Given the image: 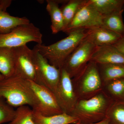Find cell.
<instances>
[{
    "instance_id": "obj_14",
    "label": "cell",
    "mask_w": 124,
    "mask_h": 124,
    "mask_svg": "<svg viewBox=\"0 0 124 124\" xmlns=\"http://www.w3.org/2000/svg\"><path fill=\"white\" fill-rule=\"evenodd\" d=\"M11 2V0H0V33H7L18 26L30 23L26 17H15L7 13L6 9Z\"/></svg>"
},
{
    "instance_id": "obj_28",
    "label": "cell",
    "mask_w": 124,
    "mask_h": 124,
    "mask_svg": "<svg viewBox=\"0 0 124 124\" xmlns=\"http://www.w3.org/2000/svg\"><path fill=\"white\" fill-rule=\"evenodd\" d=\"M4 78L5 77H4V76L2 75V74L0 73V81L1 80H2V79H4Z\"/></svg>"
},
{
    "instance_id": "obj_10",
    "label": "cell",
    "mask_w": 124,
    "mask_h": 124,
    "mask_svg": "<svg viewBox=\"0 0 124 124\" xmlns=\"http://www.w3.org/2000/svg\"><path fill=\"white\" fill-rule=\"evenodd\" d=\"M14 49L15 55L14 75L35 81V70L32 59V50L27 45L14 48Z\"/></svg>"
},
{
    "instance_id": "obj_29",
    "label": "cell",
    "mask_w": 124,
    "mask_h": 124,
    "mask_svg": "<svg viewBox=\"0 0 124 124\" xmlns=\"http://www.w3.org/2000/svg\"><path fill=\"white\" fill-rule=\"evenodd\" d=\"M81 124L80 123V122H77V123H76L75 124Z\"/></svg>"
},
{
    "instance_id": "obj_16",
    "label": "cell",
    "mask_w": 124,
    "mask_h": 124,
    "mask_svg": "<svg viewBox=\"0 0 124 124\" xmlns=\"http://www.w3.org/2000/svg\"><path fill=\"white\" fill-rule=\"evenodd\" d=\"M33 118L35 124H75L79 122L77 117L66 113L46 116L34 110Z\"/></svg>"
},
{
    "instance_id": "obj_17",
    "label": "cell",
    "mask_w": 124,
    "mask_h": 124,
    "mask_svg": "<svg viewBox=\"0 0 124 124\" xmlns=\"http://www.w3.org/2000/svg\"><path fill=\"white\" fill-rule=\"evenodd\" d=\"M15 55L14 48L0 47V73L5 78L14 75Z\"/></svg>"
},
{
    "instance_id": "obj_22",
    "label": "cell",
    "mask_w": 124,
    "mask_h": 124,
    "mask_svg": "<svg viewBox=\"0 0 124 124\" xmlns=\"http://www.w3.org/2000/svg\"><path fill=\"white\" fill-rule=\"evenodd\" d=\"M106 118L110 124H124V102L116 103L108 108Z\"/></svg>"
},
{
    "instance_id": "obj_3",
    "label": "cell",
    "mask_w": 124,
    "mask_h": 124,
    "mask_svg": "<svg viewBox=\"0 0 124 124\" xmlns=\"http://www.w3.org/2000/svg\"><path fill=\"white\" fill-rule=\"evenodd\" d=\"M108 110L107 99L100 93L77 102L71 115L77 117L81 124H93L105 119Z\"/></svg>"
},
{
    "instance_id": "obj_21",
    "label": "cell",
    "mask_w": 124,
    "mask_h": 124,
    "mask_svg": "<svg viewBox=\"0 0 124 124\" xmlns=\"http://www.w3.org/2000/svg\"><path fill=\"white\" fill-rule=\"evenodd\" d=\"M88 0H69L63 4L61 8L64 22V32L76 14Z\"/></svg>"
},
{
    "instance_id": "obj_24",
    "label": "cell",
    "mask_w": 124,
    "mask_h": 124,
    "mask_svg": "<svg viewBox=\"0 0 124 124\" xmlns=\"http://www.w3.org/2000/svg\"><path fill=\"white\" fill-rule=\"evenodd\" d=\"M16 110L4 99L0 97V124L10 122L15 115Z\"/></svg>"
},
{
    "instance_id": "obj_15",
    "label": "cell",
    "mask_w": 124,
    "mask_h": 124,
    "mask_svg": "<svg viewBox=\"0 0 124 124\" xmlns=\"http://www.w3.org/2000/svg\"><path fill=\"white\" fill-rule=\"evenodd\" d=\"M66 0H46V10L50 16L51 20V29L52 33L57 34L59 32H63L64 22L59 4H64Z\"/></svg>"
},
{
    "instance_id": "obj_13",
    "label": "cell",
    "mask_w": 124,
    "mask_h": 124,
    "mask_svg": "<svg viewBox=\"0 0 124 124\" xmlns=\"http://www.w3.org/2000/svg\"><path fill=\"white\" fill-rule=\"evenodd\" d=\"M85 38L96 46L113 45L122 36L101 26L87 30Z\"/></svg>"
},
{
    "instance_id": "obj_6",
    "label": "cell",
    "mask_w": 124,
    "mask_h": 124,
    "mask_svg": "<svg viewBox=\"0 0 124 124\" xmlns=\"http://www.w3.org/2000/svg\"><path fill=\"white\" fill-rule=\"evenodd\" d=\"M96 46L85 38L64 62L62 68L71 78L77 75L90 62Z\"/></svg>"
},
{
    "instance_id": "obj_9",
    "label": "cell",
    "mask_w": 124,
    "mask_h": 124,
    "mask_svg": "<svg viewBox=\"0 0 124 124\" xmlns=\"http://www.w3.org/2000/svg\"><path fill=\"white\" fill-rule=\"evenodd\" d=\"M28 80L39 101L38 108L36 111L46 116L63 113L53 93L44 86L32 81Z\"/></svg>"
},
{
    "instance_id": "obj_7",
    "label": "cell",
    "mask_w": 124,
    "mask_h": 124,
    "mask_svg": "<svg viewBox=\"0 0 124 124\" xmlns=\"http://www.w3.org/2000/svg\"><path fill=\"white\" fill-rule=\"evenodd\" d=\"M60 77L55 96L63 112L71 115L77 103L71 78L63 68L60 69Z\"/></svg>"
},
{
    "instance_id": "obj_20",
    "label": "cell",
    "mask_w": 124,
    "mask_h": 124,
    "mask_svg": "<svg viewBox=\"0 0 124 124\" xmlns=\"http://www.w3.org/2000/svg\"><path fill=\"white\" fill-rule=\"evenodd\" d=\"M124 10L103 16L102 26L113 32L124 36V24L122 14Z\"/></svg>"
},
{
    "instance_id": "obj_4",
    "label": "cell",
    "mask_w": 124,
    "mask_h": 124,
    "mask_svg": "<svg viewBox=\"0 0 124 124\" xmlns=\"http://www.w3.org/2000/svg\"><path fill=\"white\" fill-rule=\"evenodd\" d=\"M32 51L35 70L34 82L48 89L55 95L60 81V69L50 64L35 46Z\"/></svg>"
},
{
    "instance_id": "obj_2",
    "label": "cell",
    "mask_w": 124,
    "mask_h": 124,
    "mask_svg": "<svg viewBox=\"0 0 124 124\" xmlns=\"http://www.w3.org/2000/svg\"><path fill=\"white\" fill-rule=\"evenodd\" d=\"M87 30L78 29L71 32L64 39L49 45L38 44L35 47L49 62L58 69L86 37Z\"/></svg>"
},
{
    "instance_id": "obj_23",
    "label": "cell",
    "mask_w": 124,
    "mask_h": 124,
    "mask_svg": "<svg viewBox=\"0 0 124 124\" xmlns=\"http://www.w3.org/2000/svg\"><path fill=\"white\" fill-rule=\"evenodd\" d=\"M8 124H35L32 108L28 106L18 107L16 110L13 119Z\"/></svg>"
},
{
    "instance_id": "obj_11",
    "label": "cell",
    "mask_w": 124,
    "mask_h": 124,
    "mask_svg": "<svg viewBox=\"0 0 124 124\" xmlns=\"http://www.w3.org/2000/svg\"><path fill=\"white\" fill-rule=\"evenodd\" d=\"M101 80L97 64L90 61L72 80L78 81L80 84L81 93L86 94L100 89L101 86Z\"/></svg>"
},
{
    "instance_id": "obj_19",
    "label": "cell",
    "mask_w": 124,
    "mask_h": 124,
    "mask_svg": "<svg viewBox=\"0 0 124 124\" xmlns=\"http://www.w3.org/2000/svg\"><path fill=\"white\" fill-rule=\"evenodd\" d=\"M97 64L101 79L104 82L124 78V64Z\"/></svg>"
},
{
    "instance_id": "obj_5",
    "label": "cell",
    "mask_w": 124,
    "mask_h": 124,
    "mask_svg": "<svg viewBox=\"0 0 124 124\" xmlns=\"http://www.w3.org/2000/svg\"><path fill=\"white\" fill-rule=\"evenodd\" d=\"M42 37L39 29L30 23L18 26L7 33H0V47L16 48L31 42L41 44Z\"/></svg>"
},
{
    "instance_id": "obj_27",
    "label": "cell",
    "mask_w": 124,
    "mask_h": 124,
    "mask_svg": "<svg viewBox=\"0 0 124 124\" xmlns=\"http://www.w3.org/2000/svg\"><path fill=\"white\" fill-rule=\"evenodd\" d=\"M110 124L108 121L107 119L105 118L104 119L100 121L99 122H95V123H93V124Z\"/></svg>"
},
{
    "instance_id": "obj_18",
    "label": "cell",
    "mask_w": 124,
    "mask_h": 124,
    "mask_svg": "<svg viewBox=\"0 0 124 124\" xmlns=\"http://www.w3.org/2000/svg\"><path fill=\"white\" fill-rule=\"evenodd\" d=\"M87 3L102 16L124 10V0H88Z\"/></svg>"
},
{
    "instance_id": "obj_1",
    "label": "cell",
    "mask_w": 124,
    "mask_h": 124,
    "mask_svg": "<svg viewBox=\"0 0 124 124\" xmlns=\"http://www.w3.org/2000/svg\"><path fill=\"white\" fill-rule=\"evenodd\" d=\"M0 97L13 107L28 106L36 111L39 105L29 81L15 75L0 81Z\"/></svg>"
},
{
    "instance_id": "obj_8",
    "label": "cell",
    "mask_w": 124,
    "mask_h": 124,
    "mask_svg": "<svg viewBox=\"0 0 124 124\" xmlns=\"http://www.w3.org/2000/svg\"><path fill=\"white\" fill-rule=\"evenodd\" d=\"M87 2L78 10L64 32L69 34L77 29L89 30L102 26L103 16Z\"/></svg>"
},
{
    "instance_id": "obj_26",
    "label": "cell",
    "mask_w": 124,
    "mask_h": 124,
    "mask_svg": "<svg viewBox=\"0 0 124 124\" xmlns=\"http://www.w3.org/2000/svg\"><path fill=\"white\" fill-rule=\"evenodd\" d=\"M112 46L124 55V36H122Z\"/></svg>"
},
{
    "instance_id": "obj_12",
    "label": "cell",
    "mask_w": 124,
    "mask_h": 124,
    "mask_svg": "<svg viewBox=\"0 0 124 124\" xmlns=\"http://www.w3.org/2000/svg\"><path fill=\"white\" fill-rule=\"evenodd\" d=\"M90 61L97 64H124V55L112 45L96 46Z\"/></svg>"
},
{
    "instance_id": "obj_25",
    "label": "cell",
    "mask_w": 124,
    "mask_h": 124,
    "mask_svg": "<svg viewBox=\"0 0 124 124\" xmlns=\"http://www.w3.org/2000/svg\"><path fill=\"white\" fill-rule=\"evenodd\" d=\"M108 88L113 95L120 97L124 95V78L108 81Z\"/></svg>"
}]
</instances>
